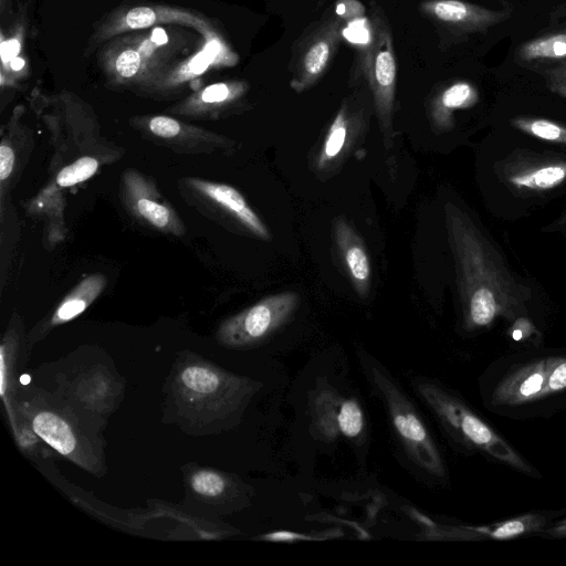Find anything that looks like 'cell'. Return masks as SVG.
<instances>
[{
    "instance_id": "6da1fadb",
    "label": "cell",
    "mask_w": 566,
    "mask_h": 566,
    "mask_svg": "<svg viewBox=\"0 0 566 566\" xmlns=\"http://www.w3.org/2000/svg\"><path fill=\"white\" fill-rule=\"evenodd\" d=\"M443 212L464 328H488L499 318L513 323L514 328L533 326L527 316L539 289L515 275L465 210L447 201Z\"/></svg>"
},
{
    "instance_id": "7a4b0ae2",
    "label": "cell",
    "mask_w": 566,
    "mask_h": 566,
    "mask_svg": "<svg viewBox=\"0 0 566 566\" xmlns=\"http://www.w3.org/2000/svg\"><path fill=\"white\" fill-rule=\"evenodd\" d=\"M483 188L491 212L516 220L566 196V151L515 133L483 145Z\"/></svg>"
},
{
    "instance_id": "3957f363",
    "label": "cell",
    "mask_w": 566,
    "mask_h": 566,
    "mask_svg": "<svg viewBox=\"0 0 566 566\" xmlns=\"http://www.w3.org/2000/svg\"><path fill=\"white\" fill-rule=\"evenodd\" d=\"M359 357L363 371L382 401L394 436L407 459L423 473L444 478L440 450L413 402L377 359L366 354Z\"/></svg>"
},
{
    "instance_id": "277c9868",
    "label": "cell",
    "mask_w": 566,
    "mask_h": 566,
    "mask_svg": "<svg viewBox=\"0 0 566 566\" xmlns=\"http://www.w3.org/2000/svg\"><path fill=\"white\" fill-rule=\"evenodd\" d=\"M371 4V35L359 46L353 80L365 77L386 148L392 144L397 61L390 23L382 9Z\"/></svg>"
},
{
    "instance_id": "5b68a950",
    "label": "cell",
    "mask_w": 566,
    "mask_h": 566,
    "mask_svg": "<svg viewBox=\"0 0 566 566\" xmlns=\"http://www.w3.org/2000/svg\"><path fill=\"white\" fill-rule=\"evenodd\" d=\"M413 387L440 423L455 439L511 468L527 474L535 473L534 469L461 399L430 380H415Z\"/></svg>"
},
{
    "instance_id": "8992f818",
    "label": "cell",
    "mask_w": 566,
    "mask_h": 566,
    "mask_svg": "<svg viewBox=\"0 0 566 566\" xmlns=\"http://www.w3.org/2000/svg\"><path fill=\"white\" fill-rule=\"evenodd\" d=\"M345 27L335 14L310 25L295 42L290 65L294 92L303 93L322 80L344 39Z\"/></svg>"
},
{
    "instance_id": "52a82bcc",
    "label": "cell",
    "mask_w": 566,
    "mask_h": 566,
    "mask_svg": "<svg viewBox=\"0 0 566 566\" xmlns=\"http://www.w3.org/2000/svg\"><path fill=\"white\" fill-rule=\"evenodd\" d=\"M300 305L295 292L270 295L226 321L219 331L220 340L231 347L255 345L284 326Z\"/></svg>"
},
{
    "instance_id": "ba28073f",
    "label": "cell",
    "mask_w": 566,
    "mask_h": 566,
    "mask_svg": "<svg viewBox=\"0 0 566 566\" xmlns=\"http://www.w3.org/2000/svg\"><path fill=\"white\" fill-rule=\"evenodd\" d=\"M420 12L454 39L484 33L506 21L512 8L490 9L463 0H426L419 6Z\"/></svg>"
},
{
    "instance_id": "9c48e42d",
    "label": "cell",
    "mask_w": 566,
    "mask_h": 566,
    "mask_svg": "<svg viewBox=\"0 0 566 566\" xmlns=\"http://www.w3.org/2000/svg\"><path fill=\"white\" fill-rule=\"evenodd\" d=\"M334 239L355 292L367 297L370 291L371 268L364 241L342 217L334 222Z\"/></svg>"
},
{
    "instance_id": "30bf717a",
    "label": "cell",
    "mask_w": 566,
    "mask_h": 566,
    "mask_svg": "<svg viewBox=\"0 0 566 566\" xmlns=\"http://www.w3.org/2000/svg\"><path fill=\"white\" fill-rule=\"evenodd\" d=\"M546 358L530 361L505 376L496 386V406H520L544 398Z\"/></svg>"
},
{
    "instance_id": "8fae6325",
    "label": "cell",
    "mask_w": 566,
    "mask_h": 566,
    "mask_svg": "<svg viewBox=\"0 0 566 566\" xmlns=\"http://www.w3.org/2000/svg\"><path fill=\"white\" fill-rule=\"evenodd\" d=\"M480 94L475 85L465 80H454L434 90L428 105V117L436 133L449 132L454 127V113L472 108Z\"/></svg>"
},
{
    "instance_id": "7c38bea8",
    "label": "cell",
    "mask_w": 566,
    "mask_h": 566,
    "mask_svg": "<svg viewBox=\"0 0 566 566\" xmlns=\"http://www.w3.org/2000/svg\"><path fill=\"white\" fill-rule=\"evenodd\" d=\"M363 119V109L354 106L352 97L345 99L332 120L317 154L318 169L329 167L343 155Z\"/></svg>"
},
{
    "instance_id": "4fadbf2b",
    "label": "cell",
    "mask_w": 566,
    "mask_h": 566,
    "mask_svg": "<svg viewBox=\"0 0 566 566\" xmlns=\"http://www.w3.org/2000/svg\"><path fill=\"white\" fill-rule=\"evenodd\" d=\"M189 184L197 189V191L231 213L253 234L264 240L270 239L271 234L269 229L235 188L224 184L197 178L189 179Z\"/></svg>"
},
{
    "instance_id": "5bb4252c",
    "label": "cell",
    "mask_w": 566,
    "mask_h": 566,
    "mask_svg": "<svg viewBox=\"0 0 566 566\" xmlns=\"http://www.w3.org/2000/svg\"><path fill=\"white\" fill-rule=\"evenodd\" d=\"M506 128L524 138L566 151V119L535 113H516Z\"/></svg>"
},
{
    "instance_id": "9a60e30c",
    "label": "cell",
    "mask_w": 566,
    "mask_h": 566,
    "mask_svg": "<svg viewBox=\"0 0 566 566\" xmlns=\"http://www.w3.org/2000/svg\"><path fill=\"white\" fill-rule=\"evenodd\" d=\"M342 398L335 389L322 387L310 399L312 431L324 442H334L340 436L338 415Z\"/></svg>"
},
{
    "instance_id": "2e32d148",
    "label": "cell",
    "mask_w": 566,
    "mask_h": 566,
    "mask_svg": "<svg viewBox=\"0 0 566 566\" xmlns=\"http://www.w3.org/2000/svg\"><path fill=\"white\" fill-rule=\"evenodd\" d=\"M514 57L518 64L533 67L565 61L566 27L521 43L515 50Z\"/></svg>"
},
{
    "instance_id": "e0dca14e",
    "label": "cell",
    "mask_w": 566,
    "mask_h": 566,
    "mask_svg": "<svg viewBox=\"0 0 566 566\" xmlns=\"http://www.w3.org/2000/svg\"><path fill=\"white\" fill-rule=\"evenodd\" d=\"M127 184L129 201L137 216L158 229L178 232L179 222L175 212L168 206L155 200L149 192L144 193L143 179L130 175Z\"/></svg>"
},
{
    "instance_id": "ac0fdd59",
    "label": "cell",
    "mask_w": 566,
    "mask_h": 566,
    "mask_svg": "<svg viewBox=\"0 0 566 566\" xmlns=\"http://www.w3.org/2000/svg\"><path fill=\"white\" fill-rule=\"evenodd\" d=\"M105 283V277L99 274L83 280L60 304L52 318V324H62L82 314L102 292Z\"/></svg>"
},
{
    "instance_id": "d6986e66",
    "label": "cell",
    "mask_w": 566,
    "mask_h": 566,
    "mask_svg": "<svg viewBox=\"0 0 566 566\" xmlns=\"http://www.w3.org/2000/svg\"><path fill=\"white\" fill-rule=\"evenodd\" d=\"M34 432L64 455H71L76 447L75 436L66 421L55 413L39 412L32 421Z\"/></svg>"
},
{
    "instance_id": "ffe728a7",
    "label": "cell",
    "mask_w": 566,
    "mask_h": 566,
    "mask_svg": "<svg viewBox=\"0 0 566 566\" xmlns=\"http://www.w3.org/2000/svg\"><path fill=\"white\" fill-rule=\"evenodd\" d=\"M545 523V518L539 514H525L489 526L468 527L465 532L473 538L510 539L538 531Z\"/></svg>"
},
{
    "instance_id": "44dd1931",
    "label": "cell",
    "mask_w": 566,
    "mask_h": 566,
    "mask_svg": "<svg viewBox=\"0 0 566 566\" xmlns=\"http://www.w3.org/2000/svg\"><path fill=\"white\" fill-rule=\"evenodd\" d=\"M340 436L350 439H359L366 430L365 412L355 398H342L338 415Z\"/></svg>"
},
{
    "instance_id": "7402d4cb",
    "label": "cell",
    "mask_w": 566,
    "mask_h": 566,
    "mask_svg": "<svg viewBox=\"0 0 566 566\" xmlns=\"http://www.w3.org/2000/svg\"><path fill=\"white\" fill-rule=\"evenodd\" d=\"M98 168V161L92 157H82L64 167L56 176L61 187H72L91 178Z\"/></svg>"
},
{
    "instance_id": "603a6c76",
    "label": "cell",
    "mask_w": 566,
    "mask_h": 566,
    "mask_svg": "<svg viewBox=\"0 0 566 566\" xmlns=\"http://www.w3.org/2000/svg\"><path fill=\"white\" fill-rule=\"evenodd\" d=\"M191 486L198 494L208 497H216L224 492L227 482L219 473L202 470L192 475Z\"/></svg>"
},
{
    "instance_id": "cb8c5ba5",
    "label": "cell",
    "mask_w": 566,
    "mask_h": 566,
    "mask_svg": "<svg viewBox=\"0 0 566 566\" xmlns=\"http://www.w3.org/2000/svg\"><path fill=\"white\" fill-rule=\"evenodd\" d=\"M563 390H566V357H547L544 396Z\"/></svg>"
},
{
    "instance_id": "d4e9b609",
    "label": "cell",
    "mask_w": 566,
    "mask_h": 566,
    "mask_svg": "<svg viewBox=\"0 0 566 566\" xmlns=\"http://www.w3.org/2000/svg\"><path fill=\"white\" fill-rule=\"evenodd\" d=\"M534 69L538 71L549 92L566 99V60Z\"/></svg>"
},
{
    "instance_id": "484cf974",
    "label": "cell",
    "mask_w": 566,
    "mask_h": 566,
    "mask_svg": "<svg viewBox=\"0 0 566 566\" xmlns=\"http://www.w3.org/2000/svg\"><path fill=\"white\" fill-rule=\"evenodd\" d=\"M156 20V13L147 7L134 8L125 15V24L129 29L147 28L154 24Z\"/></svg>"
},
{
    "instance_id": "4316f807",
    "label": "cell",
    "mask_w": 566,
    "mask_h": 566,
    "mask_svg": "<svg viewBox=\"0 0 566 566\" xmlns=\"http://www.w3.org/2000/svg\"><path fill=\"white\" fill-rule=\"evenodd\" d=\"M335 14L347 23L365 18L366 9L357 0H338L336 2Z\"/></svg>"
},
{
    "instance_id": "83f0119b",
    "label": "cell",
    "mask_w": 566,
    "mask_h": 566,
    "mask_svg": "<svg viewBox=\"0 0 566 566\" xmlns=\"http://www.w3.org/2000/svg\"><path fill=\"white\" fill-rule=\"evenodd\" d=\"M149 129L159 137L170 138L180 133V124L167 116H156L149 120Z\"/></svg>"
},
{
    "instance_id": "f1b7e54d",
    "label": "cell",
    "mask_w": 566,
    "mask_h": 566,
    "mask_svg": "<svg viewBox=\"0 0 566 566\" xmlns=\"http://www.w3.org/2000/svg\"><path fill=\"white\" fill-rule=\"evenodd\" d=\"M140 66L139 53L134 50L123 51L115 62L116 71L124 77H130Z\"/></svg>"
},
{
    "instance_id": "f546056e",
    "label": "cell",
    "mask_w": 566,
    "mask_h": 566,
    "mask_svg": "<svg viewBox=\"0 0 566 566\" xmlns=\"http://www.w3.org/2000/svg\"><path fill=\"white\" fill-rule=\"evenodd\" d=\"M231 90L224 83L208 86L201 94V101L208 104L221 103L230 97Z\"/></svg>"
},
{
    "instance_id": "4dcf8cb0",
    "label": "cell",
    "mask_w": 566,
    "mask_h": 566,
    "mask_svg": "<svg viewBox=\"0 0 566 566\" xmlns=\"http://www.w3.org/2000/svg\"><path fill=\"white\" fill-rule=\"evenodd\" d=\"M14 165V153L4 142L0 146V180L9 178Z\"/></svg>"
},
{
    "instance_id": "1f68e13d",
    "label": "cell",
    "mask_w": 566,
    "mask_h": 566,
    "mask_svg": "<svg viewBox=\"0 0 566 566\" xmlns=\"http://www.w3.org/2000/svg\"><path fill=\"white\" fill-rule=\"evenodd\" d=\"M542 231L545 233H557L566 240V207L555 219L545 224Z\"/></svg>"
},
{
    "instance_id": "d6a6232c",
    "label": "cell",
    "mask_w": 566,
    "mask_h": 566,
    "mask_svg": "<svg viewBox=\"0 0 566 566\" xmlns=\"http://www.w3.org/2000/svg\"><path fill=\"white\" fill-rule=\"evenodd\" d=\"M20 50V43L12 39L6 42H2L1 44V57L3 62L11 61L17 56Z\"/></svg>"
},
{
    "instance_id": "836d02e7",
    "label": "cell",
    "mask_w": 566,
    "mask_h": 566,
    "mask_svg": "<svg viewBox=\"0 0 566 566\" xmlns=\"http://www.w3.org/2000/svg\"><path fill=\"white\" fill-rule=\"evenodd\" d=\"M211 60L205 52L199 53L195 56V59L189 63L190 71L198 74L206 70Z\"/></svg>"
},
{
    "instance_id": "e575fe53",
    "label": "cell",
    "mask_w": 566,
    "mask_h": 566,
    "mask_svg": "<svg viewBox=\"0 0 566 566\" xmlns=\"http://www.w3.org/2000/svg\"><path fill=\"white\" fill-rule=\"evenodd\" d=\"M220 51V45L217 41H211L207 44L206 49H205V53L208 55V57L212 61L217 54L219 53Z\"/></svg>"
},
{
    "instance_id": "d590c367",
    "label": "cell",
    "mask_w": 566,
    "mask_h": 566,
    "mask_svg": "<svg viewBox=\"0 0 566 566\" xmlns=\"http://www.w3.org/2000/svg\"><path fill=\"white\" fill-rule=\"evenodd\" d=\"M547 533L554 536H566V520L549 528Z\"/></svg>"
},
{
    "instance_id": "8d00e7d4",
    "label": "cell",
    "mask_w": 566,
    "mask_h": 566,
    "mask_svg": "<svg viewBox=\"0 0 566 566\" xmlns=\"http://www.w3.org/2000/svg\"><path fill=\"white\" fill-rule=\"evenodd\" d=\"M153 41L156 42L157 44H164L167 42V35L165 33V31L163 29H155L153 31Z\"/></svg>"
},
{
    "instance_id": "74e56055",
    "label": "cell",
    "mask_w": 566,
    "mask_h": 566,
    "mask_svg": "<svg viewBox=\"0 0 566 566\" xmlns=\"http://www.w3.org/2000/svg\"><path fill=\"white\" fill-rule=\"evenodd\" d=\"M10 65H11V67H12L13 70L19 71V70H21V69L23 67L24 62H23V60H22V59H20V57H18V56H15L14 59H12V60L10 61Z\"/></svg>"
},
{
    "instance_id": "f35d334b",
    "label": "cell",
    "mask_w": 566,
    "mask_h": 566,
    "mask_svg": "<svg viewBox=\"0 0 566 566\" xmlns=\"http://www.w3.org/2000/svg\"><path fill=\"white\" fill-rule=\"evenodd\" d=\"M307 1H321V0H307Z\"/></svg>"
}]
</instances>
